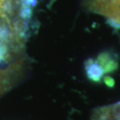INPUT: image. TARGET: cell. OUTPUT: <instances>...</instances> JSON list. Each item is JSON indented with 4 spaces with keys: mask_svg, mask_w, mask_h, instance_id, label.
Segmentation results:
<instances>
[{
    "mask_svg": "<svg viewBox=\"0 0 120 120\" xmlns=\"http://www.w3.org/2000/svg\"><path fill=\"white\" fill-rule=\"evenodd\" d=\"M34 4L35 0H0V29L12 32L22 28Z\"/></svg>",
    "mask_w": 120,
    "mask_h": 120,
    "instance_id": "obj_1",
    "label": "cell"
},
{
    "mask_svg": "<svg viewBox=\"0 0 120 120\" xmlns=\"http://www.w3.org/2000/svg\"><path fill=\"white\" fill-rule=\"evenodd\" d=\"M87 7L120 26V0H87Z\"/></svg>",
    "mask_w": 120,
    "mask_h": 120,
    "instance_id": "obj_2",
    "label": "cell"
},
{
    "mask_svg": "<svg viewBox=\"0 0 120 120\" xmlns=\"http://www.w3.org/2000/svg\"><path fill=\"white\" fill-rule=\"evenodd\" d=\"M99 120H110V118L109 117V116H108V115H104V116H101V117Z\"/></svg>",
    "mask_w": 120,
    "mask_h": 120,
    "instance_id": "obj_3",
    "label": "cell"
}]
</instances>
